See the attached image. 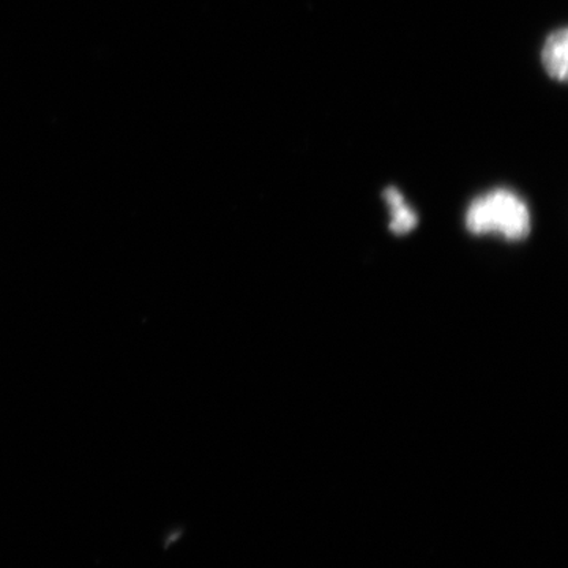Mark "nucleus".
Segmentation results:
<instances>
[{"instance_id": "1", "label": "nucleus", "mask_w": 568, "mask_h": 568, "mask_svg": "<svg viewBox=\"0 0 568 568\" xmlns=\"http://www.w3.org/2000/svg\"><path fill=\"white\" fill-rule=\"evenodd\" d=\"M466 226L473 234L497 233L508 241H521L530 231L529 207L511 190H493L470 203Z\"/></svg>"}, {"instance_id": "2", "label": "nucleus", "mask_w": 568, "mask_h": 568, "mask_svg": "<svg viewBox=\"0 0 568 568\" xmlns=\"http://www.w3.org/2000/svg\"><path fill=\"white\" fill-rule=\"evenodd\" d=\"M567 52H568V28L555 29L541 48V65L547 71L549 80L567 82Z\"/></svg>"}, {"instance_id": "3", "label": "nucleus", "mask_w": 568, "mask_h": 568, "mask_svg": "<svg viewBox=\"0 0 568 568\" xmlns=\"http://www.w3.org/2000/svg\"><path fill=\"white\" fill-rule=\"evenodd\" d=\"M384 197H386L387 204L390 205L392 215H394L390 224L392 233L403 235L413 231L417 226L416 212L407 207L403 194L390 186L384 192Z\"/></svg>"}]
</instances>
